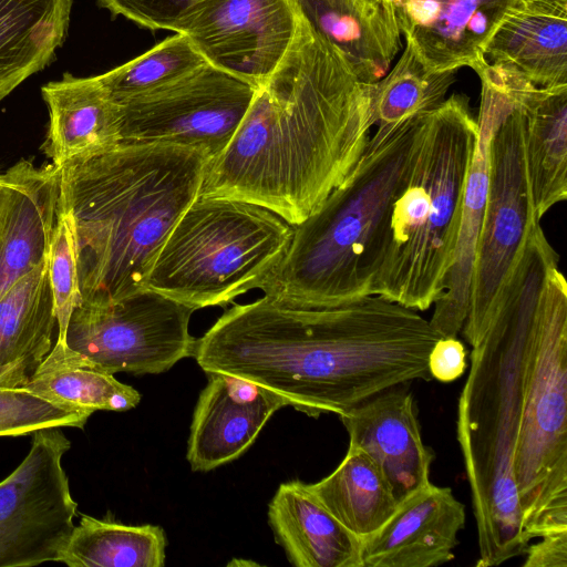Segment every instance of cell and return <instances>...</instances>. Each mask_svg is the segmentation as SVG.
<instances>
[{
	"label": "cell",
	"mask_w": 567,
	"mask_h": 567,
	"mask_svg": "<svg viewBox=\"0 0 567 567\" xmlns=\"http://www.w3.org/2000/svg\"><path fill=\"white\" fill-rule=\"evenodd\" d=\"M256 87L205 63L120 106L121 143L169 142L198 148L209 161L230 143Z\"/></svg>",
	"instance_id": "obj_11"
},
{
	"label": "cell",
	"mask_w": 567,
	"mask_h": 567,
	"mask_svg": "<svg viewBox=\"0 0 567 567\" xmlns=\"http://www.w3.org/2000/svg\"><path fill=\"white\" fill-rule=\"evenodd\" d=\"M465 506L450 487L432 484L398 503L391 517L361 539L362 567H434L454 559Z\"/></svg>",
	"instance_id": "obj_16"
},
{
	"label": "cell",
	"mask_w": 567,
	"mask_h": 567,
	"mask_svg": "<svg viewBox=\"0 0 567 567\" xmlns=\"http://www.w3.org/2000/svg\"><path fill=\"white\" fill-rule=\"evenodd\" d=\"M207 63L190 39L175 33L135 59L99 75L116 103L169 84Z\"/></svg>",
	"instance_id": "obj_31"
},
{
	"label": "cell",
	"mask_w": 567,
	"mask_h": 567,
	"mask_svg": "<svg viewBox=\"0 0 567 567\" xmlns=\"http://www.w3.org/2000/svg\"><path fill=\"white\" fill-rule=\"evenodd\" d=\"M307 21L346 56L360 80H381L399 50L401 32L391 2L293 0Z\"/></svg>",
	"instance_id": "obj_21"
},
{
	"label": "cell",
	"mask_w": 567,
	"mask_h": 567,
	"mask_svg": "<svg viewBox=\"0 0 567 567\" xmlns=\"http://www.w3.org/2000/svg\"><path fill=\"white\" fill-rule=\"evenodd\" d=\"M90 413L50 402L25 388H0V436L48 427L83 429Z\"/></svg>",
	"instance_id": "obj_32"
},
{
	"label": "cell",
	"mask_w": 567,
	"mask_h": 567,
	"mask_svg": "<svg viewBox=\"0 0 567 567\" xmlns=\"http://www.w3.org/2000/svg\"><path fill=\"white\" fill-rule=\"evenodd\" d=\"M339 417L349 443L373 460L398 502L430 483L435 455L423 443L408 383L388 388Z\"/></svg>",
	"instance_id": "obj_15"
},
{
	"label": "cell",
	"mask_w": 567,
	"mask_h": 567,
	"mask_svg": "<svg viewBox=\"0 0 567 567\" xmlns=\"http://www.w3.org/2000/svg\"><path fill=\"white\" fill-rule=\"evenodd\" d=\"M481 106L478 133L467 171L461 221L452 266L443 292L433 303L430 321L441 338H456L467 316L476 246L482 227L489 179V143L503 106L499 79L488 71L478 73Z\"/></svg>",
	"instance_id": "obj_18"
},
{
	"label": "cell",
	"mask_w": 567,
	"mask_h": 567,
	"mask_svg": "<svg viewBox=\"0 0 567 567\" xmlns=\"http://www.w3.org/2000/svg\"><path fill=\"white\" fill-rule=\"evenodd\" d=\"M477 133L463 94L451 95L425 114L406 184L393 205L373 295L424 311L443 292Z\"/></svg>",
	"instance_id": "obj_6"
},
{
	"label": "cell",
	"mask_w": 567,
	"mask_h": 567,
	"mask_svg": "<svg viewBox=\"0 0 567 567\" xmlns=\"http://www.w3.org/2000/svg\"><path fill=\"white\" fill-rule=\"evenodd\" d=\"M114 17L122 16L141 28L179 33L207 0H97Z\"/></svg>",
	"instance_id": "obj_34"
},
{
	"label": "cell",
	"mask_w": 567,
	"mask_h": 567,
	"mask_svg": "<svg viewBox=\"0 0 567 567\" xmlns=\"http://www.w3.org/2000/svg\"><path fill=\"white\" fill-rule=\"evenodd\" d=\"M49 125L41 151L56 167L85 161L121 143L120 106L100 76L65 73L42 86Z\"/></svg>",
	"instance_id": "obj_20"
},
{
	"label": "cell",
	"mask_w": 567,
	"mask_h": 567,
	"mask_svg": "<svg viewBox=\"0 0 567 567\" xmlns=\"http://www.w3.org/2000/svg\"><path fill=\"white\" fill-rule=\"evenodd\" d=\"M484 55L515 66L537 86L567 85V4L516 0Z\"/></svg>",
	"instance_id": "obj_23"
},
{
	"label": "cell",
	"mask_w": 567,
	"mask_h": 567,
	"mask_svg": "<svg viewBox=\"0 0 567 567\" xmlns=\"http://www.w3.org/2000/svg\"><path fill=\"white\" fill-rule=\"evenodd\" d=\"M559 256L535 226L497 308L482 327L462 330L470 372L457 402L456 437L471 488L477 567L524 555L513 457L520 412L524 355L546 281Z\"/></svg>",
	"instance_id": "obj_4"
},
{
	"label": "cell",
	"mask_w": 567,
	"mask_h": 567,
	"mask_svg": "<svg viewBox=\"0 0 567 567\" xmlns=\"http://www.w3.org/2000/svg\"><path fill=\"white\" fill-rule=\"evenodd\" d=\"M194 311L150 288L110 303H81L69 319L65 343L103 372L162 373L194 355Z\"/></svg>",
	"instance_id": "obj_10"
},
{
	"label": "cell",
	"mask_w": 567,
	"mask_h": 567,
	"mask_svg": "<svg viewBox=\"0 0 567 567\" xmlns=\"http://www.w3.org/2000/svg\"><path fill=\"white\" fill-rule=\"evenodd\" d=\"M401 34L432 72L473 69L516 0H390Z\"/></svg>",
	"instance_id": "obj_17"
},
{
	"label": "cell",
	"mask_w": 567,
	"mask_h": 567,
	"mask_svg": "<svg viewBox=\"0 0 567 567\" xmlns=\"http://www.w3.org/2000/svg\"><path fill=\"white\" fill-rule=\"evenodd\" d=\"M287 53L227 147L208 161L199 196L262 206L296 226L312 214L361 157L374 125L375 83L298 10Z\"/></svg>",
	"instance_id": "obj_2"
},
{
	"label": "cell",
	"mask_w": 567,
	"mask_h": 567,
	"mask_svg": "<svg viewBox=\"0 0 567 567\" xmlns=\"http://www.w3.org/2000/svg\"><path fill=\"white\" fill-rule=\"evenodd\" d=\"M73 0H0V102L62 45Z\"/></svg>",
	"instance_id": "obj_25"
},
{
	"label": "cell",
	"mask_w": 567,
	"mask_h": 567,
	"mask_svg": "<svg viewBox=\"0 0 567 567\" xmlns=\"http://www.w3.org/2000/svg\"><path fill=\"white\" fill-rule=\"evenodd\" d=\"M298 17L293 0H207L179 33L208 63L258 89L291 45Z\"/></svg>",
	"instance_id": "obj_13"
},
{
	"label": "cell",
	"mask_w": 567,
	"mask_h": 567,
	"mask_svg": "<svg viewBox=\"0 0 567 567\" xmlns=\"http://www.w3.org/2000/svg\"><path fill=\"white\" fill-rule=\"evenodd\" d=\"M371 1H378V2H391L390 0H371Z\"/></svg>",
	"instance_id": "obj_39"
},
{
	"label": "cell",
	"mask_w": 567,
	"mask_h": 567,
	"mask_svg": "<svg viewBox=\"0 0 567 567\" xmlns=\"http://www.w3.org/2000/svg\"><path fill=\"white\" fill-rule=\"evenodd\" d=\"M308 485L324 507L360 539L378 530L399 503L373 460L350 443L336 470Z\"/></svg>",
	"instance_id": "obj_27"
},
{
	"label": "cell",
	"mask_w": 567,
	"mask_h": 567,
	"mask_svg": "<svg viewBox=\"0 0 567 567\" xmlns=\"http://www.w3.org/2000/svg\"><path fill=\"white\" fill-rule=\"evenodd\" d=\"M166 536L157 525H125L82 515L62 551L71 567H162Z\"/></svg>",
	"instance_id": "obj_29"
},
{
	"label": "cell",
	"mask_w": 567,
	"mask_h": 567,
	"mask_svg": "<svg viewBox=\"0 0 567 567\" xmlns=\"http://www.w3.org/2000/svg\"><path fill=\"white\" fill-rule=\"evenodd\" d=\"M528 545L524 567H567V530L549 533Z\"/></svg>",
	"instance_id": "obj_36"
},
{
	"label": "cell",
	"mask_w": 567,
	"mask_h": 567,
	"mask_svg": "<svg viewBox=\"0 0 567 567\" xmlns=\"http://www.w3.org/2000/svg\"><path fill=\"white\" fill-rule=\"evenodd\" d=\"M3 187H4V173L0 172V204L2 200Z\"/></svg>",
	"instance_id": "obj_37"
},
{
	"label": "cell",
	"mask_w": 567,
	"mask_h": 567,
	"mask_svg": "<svg viewBox=\"0 0 567 567\" xmlns=\"http://www.w3.org/2000/svg\"><path fill=\"white\" fill-rule=\"evenodd\" d=\"M70 447L60 427L38 430L28 455L0 482V567L60 561L78 507L62 466Z\"/></svg>",
	"instance_id": "obj_12"
},
{
	"label": "cell",
	"mask_w": 567,
	"mask_h": 567,
	"mask_svg": "<svg viewBox=\"0 0 567 567\" xmlns=\"http://www.w3.org/2000/svg\"><path fill=\"white\" fill-rule=\"evenodd\" d=\"M196 403L186 457L193 471L208 472L244 454L272 416L288 405L274 391L247 379L206 372Z\"/></svg>",
	"instance_id": "obj_14"
},
{
	"label": "cell",
	"mask_w": 567,
	"mask_h": 567,
	"mask_svg": "<svg viewBox=\"0 0 567 567\" xmlns=\"http://www.w3.org/2000/svg\"><path fill=\"white\" fill-rule=\"evenodd\" d=\"M455 72H432L413 48H405L394 66L374 84L372 112L375 132L388 133L401 123L437 107L454 82Z\"/></svg>",
	"instance_id": "obj_30"
},
{
	"label": "cell",
	"mask_w": 567,
	"mask_h": 567,
	"mask_svg": "<svg viewBox=\"0 0 567 567\" xmlns=\"http://www.w3.org/2000/svg\"><path fill=\"white\" fill-rule=\"evenodd\" d=\"M22 388L50 402L90 414L99 410L127 411L141 401L133 386L93 368L59 341Z\"/></svg>",
	"instance_id": "obj_28"
},
{
	"label": "cell",
	"mask_w": 567,
	"mask_h": 567,
	"mask_svg": "<svg viewBox=\"0 0 567 567\" xmlns=\"http://www.w3.org/2000/svg\"><path fill=\"white\" fill-rule=\"evenodd\" d=\"M268 522L276 543L297 567H362L361 539L301 481L279 485L268 505Z\"/></svg>",
	"instance_id": "obj_22"
},
{
	"label": "cell",
	"mask_w": 567,
	"mask_h": 567,
	"mask_svg": "<svg viewBox=\"0 0 567 567\" xmlns=\"http://www.w3.org/2000/svg\"><path fill=\"white\" fill-rule=\"evenodd\" d=\"M292 235V225L262 206L198 196L159 250L146 288L194 310L227 305L260 288Z\"/></svg>",
	"instance_id": "obj_7"
},
{
	"label": "cell",
	"mask_w": 567,
	"mask_h": 567,
	"mask_svg": "<svg viewBox=\"0 0 567 567\" xmlns=\"http://www.w3.org/2000/svg\"><path fill=\"white\" fill-rule=\"evenodd\" d=\"M59 167L20 159L4 173L0 204V298L48 259L56 223Z\"/></svg>",
	"instance_id": "obj_19"
},
{
	"label": "cell",
	"mask_w": 567,
	"mask_h": 567,
	"mask_svg": "<svg viewBox=\"0 0 567 567\" xmlns=\"http://www.w3.org/2000/svg\"><path fill=\"white\" fill-rule=\"evenodd\" d=\"M530 1H546V2L567 3V0H530Z\"/></svg>",
	"instance_id": "obj_38"
},
{
	"label": "cell",
	"mask_w": 567,
	"mask_h": 567,
	"mask_svg": "<svg viewBox=\"0 0 567 567\" xmlns=\"http://www.w3.org/2000/svg\"><path fill=\"white\" fill-rule=\"evenodd\" d=\"M439 338L419 311L377 295L329 307L264 295L227 309L193 357L205 372L252 381L308 416H341L388 388L430 381Z\"/></svg>",
	"instance_id": "obj_1"
},
{
	"label": "cell",
	"mask_w": 567,
	"mask_h": 567,
	"mask_svg": "<svg viewBox=\"0 0 567 567\" xmlns=\"http://www.w3.org/2000/svg\"><path fill=\"white\" fill-rule=\"evenodd\" d=\"M48 271L56 309V341L65 343L69 319L82 303V295L72 230L68 219L59 212L48 255Z\"/></svg>",
	"instance_id": "obj_33"
},
{
	"label": "cell",
	"mask_w": 567,
	"mask_h": 567,
	"mask_svg": "<svg viewBox=\"0 0 567 567\" xmlns=\"http://www.w3.org/2000/svg\"><path fill=\"white\" fill-rule=\"evenodd\" d=\"M513 475L526 542L567 530V286L558 266L525 350Z\"/></svg>",
	"instance_id": "obj_8"
},
{
	"label": "cell",
	"mask_w": 567,
	"mask_h": 567,
	"mask_svg": "<svg viewBox=\"0 0 567 567\" xmlns=\"http://www.w3.org/2000/svg\"><path fill=\"white\" fill-rule=\"evenodd\" d=\"M208 161L169 142L120 143L59 168L58 212L72 230L82 303L146 289L159 250L199 196Z\"/></svg>",
	"instance_id": "obj_3"
},
{
	"label": "cell",
	"mask_w": 567,
	"mask_h": 567,
	"mask_svg": "<svg viewBox=\"0 0 567 567\" xmlns=\"http://www.w3.org/2000/svg\"><path fill=\"white\" fill-rule=\"evenodd\" d=\"M432 379L443 383L457 380L466 370V350L457 338H439L427 358Z\"/></svg>",
	"instance_id": "obj_35"
},
{
	"label": "cell",
	"mask_w": 567,
	"mask_h": 567,
	"mask_svg": "<svg viewBox=\"0 0 567 567\" xmlns=\"http://www.w3.org/2000/svg\"><path fill=\"white\" fill-rule=\"evenodd\" d=\"M56 309L48 259L0 298V388H22L53 348Z\"/></svg>",
	"instance_id": "obj_24"
},
{
	"label": "cell",
	"mask_w": 567,
	"mask_h": 567,
	"mask_svg": "<svg viewBox=\"0 0 567 567\" xmlns=\"http://www.w3.org/2000/svg\"><path fill=\"white\" fill-rule=\"evenodd\" d=\"M526 156L539 219L567 198V85L535 86L524 103Z\"/></svg>",
	"instance_id": "obj_26"
},
{
	"label": "cell",
	"mask_w": 567,
	"mask_h": 567,
	"mask_svg": "<svg viewBox=\"0 0 567 567\" xmlns=\"http://www.w3.org/2000/svg\"><path fill=\"white\" fill-rule=\"evenodd\" d=\"M503 106L489 143L488 193L476 246L468 310L462 330L484 326L495 311L537 217L527 156L524 103L536 86L501 68Z\"/></svg>",
	"instance_id": "obj_9"
},
{
	"label": "cell",
	"mask_w": 567,
	"mask_h": 567,
	"mask_svg": "<svg viewBox=\"0 0 567 567\" xmlns=\"http://www.w3.org/2000/svg\"><path fill=\"white\" fill-rule=\"evenodd\" d=\"M425 114L370 136L341 183L293 226L284 258L259 288L265 296L296 306L329 307L373 295L393 205L406 184Z\"/></svg>",
	"instance_id": "obj_5"
}]
</instances>
